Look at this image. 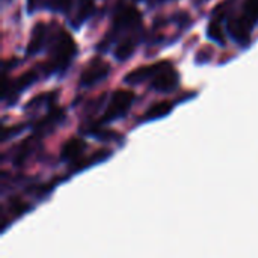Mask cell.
Listing matches in <instances>:
<instances>
[{"label": "cell", "instance_id": "obj_1", "mask_svg": "<svg viewBox=\"0 0 258 258\" xmlns=\"http://www.w3.org/2000/svg\"><path fill=\"white\" fill-rule=\"evenodd\" d=\"M213 17L227 20V30L231 39L239 45H248L252 27L258 21V0H242L240 9H236L234 0H227L213 11Z\"/></svg>", "mask_w": 258, "mask_h": 258}, {"label": "cell", "instance_id": "obj_2", "mask_svg": "<svg viewBox=\"0 0 258 258\" xmlns=\"http://www.w3.org/2000/svg\"><path fill=\"white\" fill-rule=\"evenodd\" d=\"M142 39V15L135 6H118L113 24L98 48H106L110 42L139 41Z\"/></svg>", "mask_w": 258, "mask_h": 258}, {"label": "cell", "instance_id": "obj_3", "mask_svg": "<svg viewBox=\"0 0 258 258\" xmlns=\"http://www.w3.org/2000/svg\"><path fill=\"white\" fill-rule=\"evenodd\" d=\"M77 56V45L73 36L65 30H57L51 36L50 44V60L44 65L45 76L53 74H63L74 57Z\"/></svg>", "mask_w": 258, "mask_h": 258}, {"label": "cell", "instance_id": "obj_4", "mask_svg": "<svg viewBox=\"0 0 258 258\" xmlns=\"http://www.w3.org/2000/svg\"><path fill=\"white\" fill-rule=\"evenodd\" d=\"M180 85V76L171 62L162 60L153 63V71L148 79V86L151 91L157 92H174Z\"/></svg>", "mask_w": 258, "mask_h": 258}, {"label": "cell", "instance_id": "obj_5", "mask_svg": "<svg viewBox=\"0 0 258 258\" xmlns=\"http://www.w3.org/2000/svg\"><path fill=\"white\" fill-rule=\"evenodd\" d=\"M51 9L67 15L73 27H80L94 12L92 0H54Z\"/></svg>", "mask_w": 258, "mask_h": 258}, {"label": "cell", "instance_id": "obj_6", "mask_svg": "<svg viewBox=\"0 0 258 258\" xmlns=\"http://www.w3.org/2000/svg\"><path fill=\"white\" fill-rule=\"evenodd\" d=\"M133 101H135V94L132 91L116 89L109 98V104L104 110L101 122H112V121H118L124 118L127 112L132 109Z\"/></svg>", "mask_w": 258, "mask_h": 258}, {"label": "cell", "instance_id": "obj_7", "mask_svg": "<svg viewBox=\"0 0 258 258\" xmlns=\"http://www.w3.org/2000/svg\"><path fill=\"white\" fill-rule=\"evenodd\" d=\"M110 73V67L107 62H104L100 57L92 59L88 67L82 71L80 74V80H79V86L82 89H89L95 85H98L100 82H103Z\"/></svg>", "mask_w": 258, "mask_h": 258}, {"label": "cell", "instance_id": "obj_8", "mask_svg": "<svg viewBox=\"0 0 258 258\" xmlns=\"http://www.w3.org/2000/svg\"><path fill=\"white\" fill-rule=\"evenodd\" d=\"M38 80V74L35 71H27L23 76H20L17 80H14L12 83H9L8 79H5V95L3 98H17L18 94H21L23 91H26L27 88H30L35 82Z\"/></svg>", "mask_w": 258, "mask_h": 258}, {"label": "cell", "instance_id": "obj_9", "mask_svg": "<svg viewBox=\"0 0 258 258\" xmlns=\"http://www.w3.org/2000/svg\"><path fill=\"white\" fill-rule=\"evenodd\" d=\"M48 27L45 23H38L33 26V30H32V35H30V39H29V44H27V54L29 56H33V54H38L41 53L47 44H48Z\"/></svg>", "mask_w": 258, "mask_h": 258}, {"label": "cell", "instance_id": "obj_10", "mask_svg": "<svg viewBox=\"0 0 258 258\" xmlns=\"http://www.w3.org/2000/svg\"><path fill=\"white\" fill-rule=\"evenodd\" d=\"M39 136H41V135L30 136L29 139L23 141V142L15 148V154H14V159H12V162H14L15 166H21V165L30 157V154L35 153L36 147L39 145V139H41Z\"/></svg>", "mask_w": 258, "mask_h": 258}, {"label": "cell", "instance_id": "obj_11", "mask_svg": "<svg viewBox=\"0 0 258 258\" xmlns=\"http://www.w3.org/2000/svg\"><path fill=\"white\" fill-rule=\"evenodd\" d=\"M63 119H65V110L63 109H53L48 112L47 116H44L42 119H39L35 124V128H36L38 135H42V133L51 132L54 127H57L60 122H63Z\"/></svg>", "mask_w": 258, "mask_h": 258}, {"label": "cell", "instance_id": "obj_12", "mask_svg": "<svg viewBox=\"0 0 258 258\" xmlns=\"http://www.w3.org/2000/svg\"><path fill=\"white\" fill-rule=\"evenodd\" d=\"M86 148L85 141L79 139V138H71L70 141H67L60 150V159L63 162H73L76 163V159L83 153V150Z\"/></svg>", "mask_w": 258, "mask_h": 258}, {"label": "cell", "instance_id": "obj_13", "mask_svg": "<svg viewBox=\"0 0 258 258\" xmlns=\"http://www.w3.org/2000/svg\"><path fill=\"white\" fill-rule=\"evenodd\" d=\"M174 104L169 101H159L154 103L144 115V121H154V119H160L166 115H169V112L172 110Z\"/></svg>", "mask_w": 258, "mask_h": 258}, {"label": "cell", "instance_id": "obj_14", "mask_svg": "<svg viewBox=\"0 0 258 258\" xmlns=\"http://www.w3.org/2000/svg\"><path fill=\"white\" fill-rule=\"evenodd\" d=\"M207 36L213 41H216L218 44L224 45L225 44V33L222 29V21L216 17H212V21L207 27Z\"/></svg>", "mask_w": 258, "mask_h": 258}, {"label": "cell", "instance_id": "obj_15", "mask_svg": "<svg viewBox=\"0 0 258 258\" xmlns=\"http://www.w3.org/2000/svg\"><path fill=\"white\" fill-rule=\"evenodd\" d=\"M54 100H56V92H48V94L45 92V94H41V95L32 98V100L27 103L26 109L30 110V109H39V107H42V106H50Z\"/></svg>", "mask_w": 258, "mask_h": 258}, {"label": "cell", "instance_id": "obj_16", "mask_svg": "<svg viewBox=\"0 0 258 258\" xmlns=\"http://www.w3.org/2000/svg\"><path fill=\"white\" fill-rule=\"evenodd\" d=\"M30 206L20 201V200H11V213H14L15 216H20L23 215L24 212H29Z\"/></svg>", "mask_w": 258, "mask_h": 258}, {"label": "cell", "instance_id": "obj_17", "mask_svg": "<svg viewBox=\"0 0 258 258\" xmlns=\"http://www.w3.org/2000/svg\"><path fill=\"white\" fill-rule=\"evenodd\" d=\"M53 2L54 0H27V8H29V12H33L41 8H51Z\"/></svg>", "mask_w": 258, "mask_h": 258}, {"label": "cell", "instance_id": "obj_18", "mask_svg": "<svg viewBox=\"0 0 258 258\" xmlns=\"http://www.w3.org/2000/svg\"><path fill=\"white\" fill-rule=\"evenodd\" d=\"M192 2H194V5H195V6H203V5H204V3H207L209 0H192Z\"/></svg>", "mask_w": 258, "mask_h": 258}, {"label": "cell", "instance_id": "obj_19", "mask_svg": "<svg viewBox=\"0 0 258 258\" xmlns=\"http://www.w3.org/2000/svg\"><path fill=\"white\" fill-rule=\"evenodd\" d=\"M159 2H169V0H159Z\"/></svg>", "mask_w": 258, "mask_h": 258}, {"label": "cell", "instance_id": "obj_20", "mask_svg": "<svg viewBox=\"0 0 258 258\" xmlns=\"http://www.w3.org/2000/svg\"><path fill=\"white\" fill-rule=\"evenodd\" d=\"M3 2H5V3H6V2H8V0H3Z\"/></svg>", "mask_w": 258, "mask_h": 258}]
</instances>
